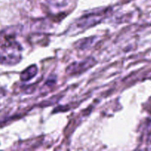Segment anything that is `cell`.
<instances>
[{
  "label": "cell",
  "instance_id": "obj_4",
  "mask_svg": "<svg viewBox=\"0 0 151 151\" xmlns=\"http://www.w3.org/2000/svg\"><path fill=\"white\" fill-rule=\"evenodd\" d=\"M20 32V28L18 27H10L0 32V45L4 43L16 41V37Z\"/></svg>",
  "mask_w": 151,
  "mask_h": 151
},
{
  "label": "cell",
  "instance_id": "obj_5",
  "mask_svg": "<svg viewBox=\"0 0 151 151\" xmlns=\"http://www.w3.org/2000/svg\"><path fill=\"white\" fill-rule=\"evenodd\" d=\"M37 73H38L37 66L35 65H31L30 66L27 67L24 71L22 72L20 78L22 81L27 82V81L32 79L37 75Z\"/></svg>",
  "mask_w": 151,
  "mask_h": 151
},
{
  "label": "cell",
  "instance_id": "obj_6",
  "mask_svg": "<svg viewBox=\"0 0 151 151\" xmlns=\"http://www.w3.org/2000/svg\"><path fill=\"white\" fill-rule=\"evenodd\" d=\"M51 5L56 7H63L68 5L70 0H47Z\"/></svg>",
  "mask_w": 151,
  "mask_h": 151
},
{
  "label": "cell",
  "instance_id": "obj_2",
  "mask_svg": "<svg viewBox=\"0 0 151 151\" xmlns=\"http://www.w3.org/2000/svg\"><path fill=\"white\" fill-rule=\"evenodd\" d=\"M105 16H106V12L92 13L86 16H83L76 21L75 27L77 29H79L80 31L86 29L87 28H89L100 23Z\"/></svg>",
  "mask_w": 151,
  "mask_h": 151
},
{
  "label": "cell",
  "instance_id": "obj_1",
  "mask_svg": "<svg viewBox=\"0 0 151 151\" xmlns=\"http://www.w3.org/2000/svg\"><path fill=\"white\" fill-rule=\"evenodd\" d=\"M22 59V47L16 40L0 45V64L14 66Z\"/></svg>",
  "mask_w": 151,
  "mask_h": 151
},
{
  "label": "cell",
  "instance_id": "obj_3",
  "mask_svg": "<svg viewBox=\"0 0 151 151\" xmlns=\"http://www.w3.org/2000/svg\"><path fill=\"white\" fill-rule=\"evenodd\" d=\"M97 63L94 58H87L80 62H74L66 68V73L69 75H79L86 72Z\"/></svg>",
  "mask_w": 151,
  "mask_h": 151
}]
</instances>
